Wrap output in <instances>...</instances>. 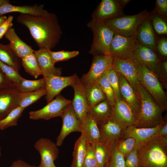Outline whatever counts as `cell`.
Listing matches in <instances>:
<instances>
[{"mask_svg": "<svg viewBox=\"0 0 167 167\" xmlns=\"http://www.w3.org/2000/svg\"><path fill=\"white\" fill-rule=\"evenodd\" d=\"M19 23L25 26L39 48L51 50L59 42L62 31L56 15L47 12L40 15L20 14Z\"/></svg>", "mask_w": 167, "mask_h": 167, "instance_id": "1", "label": "cell"}, {"mask_svg": "<svg viewBox=\"0 0 167 167\" xmlns=\"http://www.w3.org/2000/svg\"><path fill=\"white\" fill-rule=\"evenodd\" d=\"M137 149L139 167H167V137L157 136Z\"/></svg>", "mask_w": 167, "mask_h": 167, "instance_id": "2", "label": "cell"}, {"mask_svg": "<svg viewBox=\"0 0 167 167\" xmlns=\"http://www.w3.org/2000/svg\"><path fill=\"white\" fill-rule=\"evenodd\" d=\"M136 90L140 98V106L135 126L137 128H152L161 124L164 117L161 108L139 83Z\"/></svg>", "mask_w": 167, "mask_h": 167, "instance_id": "3", "label": "cell"}, {"mask_svg": "<svg viewBox=\"0 0 167 167\" xmlns=\"http://www.w3.org/2000/svg\"><path fill=\"white\" fill-rule=\"evenodd\" d=\"M92 31L93 39L89 54L95 55H109L110 45L114 33L104 21L92 19L87 24Z\"/></svg>", "mask_w": 167, "mask_h": 167, "instance_id": "4", "label": "cell"}, {"mask_svg": "<svg viewBox=\"0 0 167 167\" xmlns=\"http://www.w3.org/2000/svg\"><path fill=\"white\" fill-rule=\"evenodd\" d=\"M137 79L163 112L167 109V97L162 85L156 75L144 66L138 65Z\"/></svg>", "mask_w": 167, "mask_h": 167, "instance_id": "5", "label": "cell"}, {"mask_svg": "<svg viewBox=\"0 0 167 167\" xmlns=\"http://www.w3.org/2000/svg\"><path fill=\"white\" fill-rule=\"evenodd\" d=\"M150 15L146 9L137 14L124 15L104 22L114 34L127 37L135 35L139 26Z\"/></svg>", "mask_w": 167, "mask_h": 167, "instance_id": "6", "label": "cell"}, {"mask_svg": "<svg viewBox=\"0 0 167 167\" xmlns=\"http://www.w3.org/2000/svg\"><path fill=\"white\" fill-rule=\"evenodd\" d=\"M130 59L138 65L147 67L156 75L161 82L163 83L161 69V61L156 51L139 43Z\"/></svg>", "mask_w": 167, "mask_h": 167, "instance_id": "7", "label": "cell"}, {"mask_svg": "<svg viewBox=\"0 0 167 167\" xmlns=\"http://www.w3.org/2000/svg\"><path fill=\"white\" fill-rule=\"evenodd\" d=\"M99 130V142L113 150L118 142L123 138L126 128L112 116L98 124Z\"/></svg>", "mask_w": 167, "mask_h": 167, "instance_id": "8", "label": "cell"}, {"mask_svg": "<svg viewBox=\"0 0 167 167\" xmlns=\"http://www.w3.org/2000/svg\"><path fill=\"white\" fill-rule=\"evenodd\" d=\"M71 103V100L65 98L59 94L42 108L29 112V118L34 120H47L61 117L65 109Z\"/></svg>", "mask_w": 167, "mask_h": 167, "instance_id": "9", "label": "cell"}, {"mask_svg": "<svg viewBox=\"0 0 167 167\" xmlns=\"http://www.w3.org/2000/svg\"><path fill=\"white\" fill-rule=\"evenodd\" d=\"M139 42L136 35L125 36L114 34L109 49V55L113 58L130 59Z\"/></svg>", "mask_w": 167, "mask_h": 167, "instance_id": "10", "label": "cell"}, {"mask_svg": "<svg viewBox=\"0 0 167 167\" xmlns=\"http://www.w3.org/2000/svg\"><path fill=\"white\" fill-rule=\"evenodd\" d=\"M88 71L80 79L85 85L97 83L102 75L111 68L113 58L110 55H95Z\"/></svg>", "mask_w": 167, "mask_h": 167, "instance_id": "11", "label": "cell"}, {"mask_svg": "<svg viewBox=\"0 0 167 167\" xmlns=\"http://www.w3.org/2000/svg\"><path fill=\"white\" fill-rule=\"evenodd\" d=\"M130 1L102 0L92 13V19L105 21L123 16V8Z\"/></svg>", "mask_w": 167, "mask_h": 167, "instance_id": "12", "label": "cell"}, {"mask_svg": "<svg viewBox=\"0 0 167 167\" xmlns=\"http://www.w3.org/2000/svg\"><path fill=\"white\" fill-rule=\"evenodd\" d=\"M45 82L46 94L45 98L48 103L52 101L64 88L71 86L79 78L76 74L68 76L48 75L43 76Z\"/></svg>", "mask_w": 167, "mask_h": 167, "instance_id": "13", "label": "cell"}, {"mask_svg": "<svg viewBox=\"0 0 167 167\" xmlns=\"http://www.w3.org/2000/svg\"><path fill=\"white\" fill-rule=\"evenodd\" d=\"M58 147L56 143L47 138H41L36 141L34 147L40 155L41 167H56L54 161L59 154Z\"/></svg>", "mask_w": 167, "mask_h": 167, "instance_id": "14", "label": "cell"}, {"mask_svg": "<svg viewBox=\"0 0 167 167\" xmlns=\"http://www.w3.org/2000/svg\"><path fill=\"white\" fill-rule=\"evenodd\" d=\"M61 117L62 126L56 143L58 147L62 146L65 138L70 133L81 132L80 122L75 115L71 103L66 107Z\"/></svg>", "mask_w": 167, "mask_h": 167, "instance_id": "15", "label": "cell"}, {"mask_svg": "<svg viewBox=\"0 0 167 167\" xmlns=\"http://www.w3.org/2000/svg\"><path fill=\"white\" fill-rule=\"evenodd\" d=\"M138 65L130 59L113 58L112 68L117 72L123 76L134 89L139 84L137 79Z\"/></svg>", "mask_w": 167, "mask_h": 167, "instance_id": "16", "label": "cell"}, {"mask_svg": "<svg viewBox=\"0 0 167 167\" xmlns=\"http://www.w3.org/2000/svg\"><path fill=\"white\" fill-rule=\"evenodd\" d=\"M20 92L14 85L0 89V120L18 106Z\"/></svg>", "mask_w": 167, "mask_h": 167, "instance_id": "17", "label": "cell"}, {"mask_svg": "<svg viewBox=\"0 0 167 167\" xmlns=\"http://www.w3.org/2000/svg\"><path fill=\"white\" fill-rule=\"evenodd\" d=\"M71 87L74 91V96L71 105L77 118L81 122L89 110L85 97V85L79 78Z\"/></svg>", "mask_w": 167, "mask_h": 167, "instance_id": "18", "label": "cell"}, {"mask_svg": "<svg viewBox=\"0 0 167 167\" xmlns=\"http://www.w3.org/2000/svg\"><path fill=\"white\" fill-rule=\"evenodd\" d=\"M117 73L122 100L131 107L137 117L140 106V100L138 92L134 89L123 76Z\"/></svg>", "mask_w": 167, "mask_h": 167, "instance_id": "19", "label": "cell"}, {"mask_svg": "<svg viewBox=\"0 0 167 167\" xmlns=\"http://www.w3.org/2000/svg\"><path fill=\"white\" fill-rule=\"evenodd\" d=\"M112 116L126 128L136 124V115L131 107L122 100H116L112 106Z\"/></svg>", "mask_w": 167, "mask_h": 167, "instance_id": "20", "label": "cell"}, {"mask_svg": "<svg viewBox=\"0 0 167 167\" xmlns=\"http://www.w3.org/2000/svg\"><path fill=\"white\" fill-rule=\"evenodd\" d=\"M151 18L150 15L142 22L137 28L136 35L140 44L156 51L157 42L151 23Z\"/></svg>", "mask_w": 167, "mask_h": 167, "instance_id": "21", "label": "cell"}, {"mask_svg": "<svg viewBox=\"0 0 167 167\" xmlns=\"http://www.w3.org/2000/svg\"><path fill=\"white\" fill-rule=\"evenodd\" d=\"M162 123L152 128H137L134 126H128L126 129L123 137H131L134 138L136 142L135 148L137 149L141 145L158 136Z\"/></svg>", "mask_w": 167, "mask_h": 167, "instance_id": "22", "label": "cell"}, {"mask_svg": "<svg viewBox=\"0 0 167 167\" xmlns=\"http://www.w3.org/2000/svg\"><path fill=\"white\" fill-rule=\"evenodd\" d=\"M49 50L39 48L37 50H34L33 52L42 72V75L43 76L48 75L61 76V68L55 66L49 52Z\"/></svg>", "mask_w": 167, "mask_h": 167, "instance_id": "23", "label": "cell"}, {"mask_svg": "<svg viewBox=\"0 0 167 167\" xmlns=\"http://www.w3.org/2000/svg\"><path fill=\"white\" fill-rule=\"evenodd\" d=\"M48 11L44 9L43 4L33 5L15 6L10 3L6 4L0 6V16L12 12H18L35 15H43Z\"/></svg>", "mask_w": 167, "mask_h": 167, "instance_id": "24", "label": "cell"}, {"mask_svg": "<svg viewBox=\"0 0 167 167\" xmlns=\"http://www.w3.org/2000/svg\"><path fill=\"white\" fill-rule=\"evenodd\" d=\"M9 41V45L20 58L25 57L34 52L31 47L23 41L17 35L14 28H11L4 35Z\"/></svg>", "mask_w": 167, "mask_h": 167, "instance_id": "25", "label": "cell"}, {"mask_svg": "<svg viewBox=\"0 0 167 167\" xmlns=\"http://www.w3.org/2000/svg\"><path fill=\"white\" fill-rule=\"evenodd\" d=\"M81 133L84 135L87 142L92 143L99 142L100 135L98 124L88 113L80 122Z\"/></svg>", "mask_w": 167, "mask_h": 167, "instance_id": "26", "label": "cell"}, {"mask_svg": "<svg viewBox=\"0 0 167 167\" xmlns=\"http://www.w3.org/2000/svg\"><path fill=\"white\" fill-rule=\"evenodd\" d=\"M88 113L95 120L98 124L112 117V106L105 100L90 109Z\"/></svg>", "mask_w": 167, "mask_h": 167, "instance_id": "27", "label": "cell"}, {"mask_svg": "<svg viewBox=\"0 0 167 167\" xmlns=\"http://www.w3.org/2000/svg\"><path fill=\"white\" fill-rule=\"evenodd\" d=\"M0 61L19 72L21 66V58L19 57L9 44L0 43Z\"/></svg>", "mask_w": 167, "mask_h": 167, "instance_id": "28", "label": "cell"}, {"mask_svg": "<svg viewBox=\"0 0 167 167\" xmlns=\"http://www.w3.org/2000/svg\"><path fill=\"white\" fill-rule=\"evenodd\" d=\"M87 142L84 135L81 133L75 143L70 167H82L86 153Z\"/></svg>", "mask_w": 167, "mask_h": 167, "instance_id": "29", "label": "cell"}, {"mask_svg": "<svg viewBox=\"0 0 167 167\" xmlns=\"http://www.w3.org/2000/svg\"><path fill=\"white\" fill-rule=\"evenodd\" d=\"M85 94L89 109L101 102L106 100L105 94L97 83L85 85Z\"/></svg>", "mask_w": 167, "mask_h": 167, "instance_id": "30", "label": "cell"}, {"mask_svg": "<svg viewBox=\"0 0 167 167\" xmlns=\"http://www.w3.org/2000/svg\"><path fill=\"white\" fill-rule=\"evenodd\" d=\"M16 88L20 92H28L38 91L45 88V78L30 80L22 78L19 82L15 84Z\"/></svg>", "mask_w": 167, "mask_h": 167, "instance_id": "31", "label": "cell"}, {"mask_svg": "<svg viewBox=\"0 0 167 167\" xmlns=\"http://www.w3.org/2000/svg\"><path fill=\"white\" fill-rule=\"evenodd\" d=\"M93 145L94 154L99 167H104L110 159L112 150L99 141Z\"/></svg>", "mask_w": 167, "mask_h": 167, "instance_id": "32", "label": "cell"}, {"mask_svg": "<svg viewBox=\"0 0 167 167\" xmlns=\"http://www.w3.org/2000/svg\"><path fill=\"white\" fill-rule=\"evenodd\" d=\"M21 63L25 71L35 78L37 79L42 75V72L33 52L21 58Z\"/></svg>", "mask_w": 167, "mask_h": 167, "instance_id": "33", "label": "cell"}, {"mask_svg": "<svg viewBox=\"0 0 167 167\" xmlns=\"http://www.w3.org/2000/svg\"><path fill=\"white\" fill-rule=\"evenodd\" d=\"M46 94L45 88L35 92H20L18 106L25 109L35 102L43 96H45Z\"/></svg>", "mask_w": 167, "mask_h": 167, "instance_id": "34", "label": "cell"}, {"mask_svg": "<svg viewBox=\"0 0 167 167\" xmlns=\"http://www.w3.org/2000/svg\"><path fill=\"white\" fill-rule=\"evenodd\" d=\"M24 109L17 106L11 110L4 118L0 120V130L17 126L18 121Z\"/></svg>", "mask_w": 167, "mask_h": 167, "instance_id": "35", "label": "cell"}, {"mask_svg": "<svg viewBox=\"0 0 167 167\" xmlns=\"http://www.w3.org/2000/svg\"><path fill=\"white\" fill-rule=\"evenodd\" d=\"M106 72L98 80L97 83L105 94L106 100L111 105L113 106L115 104L116 99L113 91L109 81Z\"/></svg>", "mask_w": 167, "mask_h": 167, "instance_id": "36", "label": "cell"}, {"mask_svg": "<svg viewBox=\"0 0 167 167\" xmlns=\"http://www.w3.org/2000/svg\"><path fill=\"white\" fill-rule=\"evenodd\" d=\"M135 145L134 138L131 137H123L118 142L114 148L122 154L125 158L135 148Z\"/></svg>", "mask_w": 167, "mask_h": 167, "instance_id": "37", "label": "cell"}, {"mask_svg": "<svg viewBox=\"0 0 167 167\" xmlns=\"http://www.w3.org/2000/svg\"><path fill=\"white\" fill-rule=\"evenodd\" d=\"M49 52L53 63L68 60L77 56L79 52L77 50L67 51L64 50L53 51L49 50Z\"/></svg>", "mask_w": 167, "mask_h": 167, "instance_id": "38", "label": "cell"}, {"mask_svg": "<svg viewBox=\"0 0 167 167\" xmlns=\"http://www.w3.org/2000/svg\"><path fill=\"white\" fill-rule=\"evenodd\" d=\"M106 73L113 91L116 100H122L119 91L118 80L117 72L112 67L106 71Z\"/></svg>", "mask_w": 167, "mask_h": 167, "instance_id": "39", "label": "cell"}, {"mask_svg": "<svg viewBox=\"0 0 167 167\" xmlns=\"http://www.w3.org/2000/svg\"><path fill=\"white\" fill-rule=\"evenodd\" d=\"M104 167H125L124 156L114 148L112 150L108 162Z\"/></svg>", "mask_w": 167, "mask_h": 167, "instance_id": "40", "label": "cell"}, {"mask_svg": "<svg viewBox=\"0 0 167 167\" xmlns=\"http://www.w3.org/2000/svg\"><path fill=\"white\" fill-rule=\"evenodd\" d=\"M0 68L7 78L15 84L19 83L22 78L19 72L16 71L12 67L3 63L1 61H0Z\"/></svg>", "mask_w": 167, "mask_h": 167, "instance_id": "41", "label": "cell"}, {"mask_svg": "<svg viewBox=\"0 0 167 167\" xmlns=\"http://www.w3.org/2000/svg\"><path fill=\"white\" fill-rule=\"evenodd\" d=\"M82 167H99L95 155L93 143L87 142L86 153Z\"/></svg>", "mask_w": 167, "mask_h": 167, "instance_id": "42", "label": "cell"}, {"mask_svg": "<svg viewBox=\"0 0 167 167\" xmlns=\"http://www.w3.org/2000/svg\"><path fill=\"white\" fill-rule=\"evenodd\" d=\"M152 26L155 32L160 35L167 34V25L160 16L154 15L152 17Z\"/></svg>", "mask_w": 167, "mask_h": 167, "instance_id": "43", "label": "cell"}, {"mask_svg": "<svg viewBox=\"0 0 167 167\" xmlns=\"http://www.w3.org/2000/svg\"><path fill=\"white\" fill-rule=\"evenodd\" d=\"M125 159V167H139V159L136 148H134L127 155Z\"/></svg>", "mask_w": 167, "mask_h": 167, "instance_id": "44", "label": "cell"}, {"mask_svg": "<svg viewBox=\"0 0 167 167\" xmlns=\"http://www.w3.org/2000/svg\"><path fill=\"white\" fill-rule=\"evenodd\" d=\"M14 17L9 15L7 18L0 25V40L4 36L7 30L12 26Z\"/></svg>", "mask_w": 167, "mask_h": 167, "instance_id": "45", "label": "cell"}, {"mask_svg": "<svg viewBox=\"0 0 167 167\" xmlns=\"http://www.w3.org/2000/svg\"><path fill=\"white\" fill-rule=\"evenodd\" d=\"M155 9L161 15L165 17L167 16V0H156Z\"/></svg>", "mask_w": 167, "mask_h": 167, "instance_id": "46", "label": "cell"}, {"mask_svg": "<svg viewBox=\"0 0 167 167\" xmlns=\"http://www.w3.org/2000/svg\"><path fill=\"white\" fill-rule=\"evenodd\" d=\"M156 49L159 53L163 57L167 56V39L162 38L159 39L157 42Z\"/></svg>", "mask_w": 167, "mask_h": 167, "instance_id": "47", "label": "cell"}, {"mask_svg": "<svg viewBox=\"0 0 167 167\" xmlns=\"http://www.w3.org/2000/svg\"><path fill=\"white\" fill-rule=\"evenodd\" d=\"M14 84L7 78L0 68V89L12 86Z\"/></svg>", "mask_w": 167, "mask_h": 167, "instance_id": "48", "label": "cell"}, {"mask_svg": "<svg viewBox=\"0 0 167 167\" xmlns=\"http://www.w3.org/2000/svg\"><path fill=\"white\" fill-rule=\"evenodd\" d=\"M9 167H41L39 165L38 166L32 165L27 163L24 161L18 159L12 163Z\"/></svg>", "mask_w": 167, "mask_h": 167, "instance_id": "49", "label": "cell"}, {"mask_svg": "<svg viewBox=\"0 0 167 167\" xmlns=\"http://www.w3.org/2000/svg\"><path fill=\"white\" fill-rule=\"evenodd\" d=\"M158 136L161 137H167V117H164V120L160 128Z\"/></svg>", "mask_w": 167, "mask_h": 167, "instance_id": "50", "label": "cell"}, {"mask_svg": "<svg viewBox=\"0 0 167 167\" xmlns=\"http://www.w3.org/2000/svg\"><path fill=\"white\" fill-rule=\"evenodd\" d=\"M10 3V1L8 0H0V6L3 5Z\"/></svg>", "mask_w": 167, "mask_h": 167, "instance_id": "51", "label": "cell"}, {"mask_svg": "<svg viewBox=\"0 0 167 167\" xmlns=\"http://www.w3.org/2000/svg\"><path fill=\"white\" fill-rule=\"evenodd\" d=\"M7 18V17L5 15L0 16V25L3 23Z\"/></svg>", "mask_w": 167, "mask_h": 167, "instance_id": "52", "label": "cell"}, {"mask_svg": "<svg viewBox=\"0 0 167 167\" xmlns=\"http://www.w3.org/2000/svg\"><path fill=\"white\" fill-rule=\"evenodd\" d=\"M1 148L0 147V157L1 156Z\"/></svg>", "mask_w": 167, "mask_h": 167, "instance_id": "53", "label": "cell"}, {"mask_svg": "<svg viewBox=\"0 0 167 167\" xmlns=\"http://www.w3.org/2000/svg\"></svg>", "mask_w": 167, "mask_h": 167, "instance_id": "54", "label": "cell"}]
</instances>
